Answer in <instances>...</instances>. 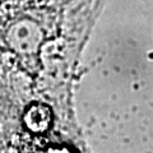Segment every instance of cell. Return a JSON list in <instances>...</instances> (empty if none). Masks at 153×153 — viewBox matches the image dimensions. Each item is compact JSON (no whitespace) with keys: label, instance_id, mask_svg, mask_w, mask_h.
<instances>
[{"label":"cell","instance_id":"obj_1","mask_svg":"<svg viewBox=\"0 0 153 153\" xmlns=\"http://www.w3.org/2000/svg\"><path fill=\"white\" fill-rule=\"evenodd\" d=\"M25 125L30 131L35 134L46 133L50 129L52 121V114L49 106L42 103L31 105L26 110L25 116H23Z\"/></svg>","mask_w":153,"mask_h":153},{"label":"cell","instance_id":"obj_2","mask_svg":"<svg viewBox=\"0 0 153 153\" xmlns=\"http://www.w3.org/2000/svg\"><path fill=\"white\" fill-rule=\"evenodd\" d=\"M49 153H70V152L65 149V148H54V149H50Z\"/></svg>","mask_w":153,"mask_h":153}]
</instances>
